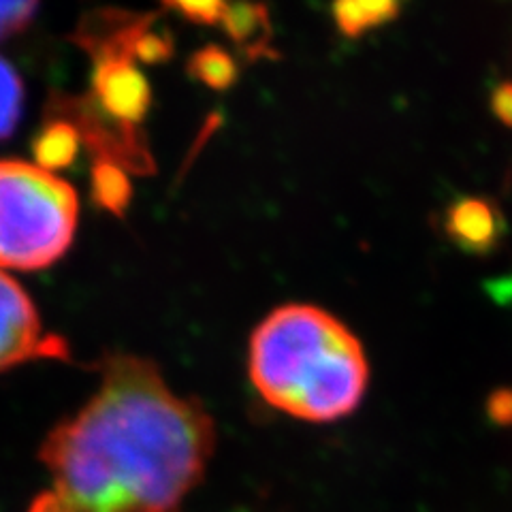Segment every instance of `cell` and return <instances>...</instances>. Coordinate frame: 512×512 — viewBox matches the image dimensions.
Listing matches in <instances>:
<instances>
[{"instance_id":"obj_1","label":"cell","mask_w":512,"mask_h":512,"mask_svg":"<svg viewBox=\"0 0 512 512\" xmlns=\"http://www.w3.org/2000/svg\"><path fill=\"white\" fill-rule=\"evenodd\" d=\"M216 446L212 416L152 361L116 355L101 387L45 438L52 487L28 512H180Z\"/></svg>"},{"instance_id":"obj_2","label":"cell","mask_w":512,"mask_h":512,"mask_svg":"<svg viewBox=\"0 0 512 512\" xmlns=\"http://www.w3.org/2000/svg\"><path fill=\"white\" fill-rule=\"evenodd\" d=\"M248 367L267 404L312 423L350 414L370 380L355 333L314 306L271 312L252 335Z\"/></svg>"},{"instance_id":"obj_3","label":"cell","mask_w":512,"mask_h":512,"mask_svg":"<svg viewBox=\"0 0 512 512\" xmlns=\"http://www.w3.org/2000/svg\"><path fill=\"white\" fill-rule=\"evenodd\" d=\"M79 220L75 188L37 163L0 160V269L39 271L69 252Z\"/></svg>"},{"instance_id":"obj_4","label":"cell","mask_w":512,"mask_h":512,"mask_svg":"<svg viewBox=\"0 0 512 512\" xmlns=\"http://www.w3.org/2000/svg\"><path fill=\"white\" fill-rule=\"evenodd\" d=\"M69 357V344L45 331L35 301L22 284L0 269V372L37 359Z\"/></svg>"},{"instance_id":"obj_5","label":"cell","mask_w":512,"mask_h":512,"mask_svg":"<svg viewBox=\"0 0 512 512\" xmlns=\"http://www.w3.org/2000/svg\"><path fill=\"white\" fill-rule=\"evenodd\" d=\"M442 231L461 252L487 256L502 244L508 224L495 201L463 195L444 207Z\"/></svg>"},{"instance_id":"obj_6","label":"cell","mask_w":512,"mask_h":512,"mask_svg":"<svg viewBox=\"0 0 512 512\" xmlns=\"http://www.w3.org/2000/svg\"><path fill=\"white\" fill-rule=\"evenodd\" d=\"M220 24L246 54L261 56L263 52H269L271 26L269 13L263 5H227Z\"/></svg>"},{"instance_id":"obj_7","label":"cell","mask_w":512,"mask_h":512,"mask_svg":"<svg viewBox=\"0 0 512 512\" xmlns=\"http://www.w3.org/2000/svg\"><path fill=\"white\" fill-rule=\"evenodd\" d=\"M79 146H82V135L77 128L69 120L58 118L45 124L32 150H35L37 165L41 169L56 173L75 163Z\"/></svg>"},{"instance_id":"obj_8","label":"cell","mask_w":512,"mask_h":512,"mask_svg":"<svg viewBox=\"0 0 512 512\" xmlns=\"http://www.w3.org/2000/svg\"><path fill=\"white\" fill-rule=\"evenodd\" d=\"M402 5L391 0H361V3L333 5V20L346 37H361L397 18Z\"/></svg>"},{"instance_id":"obj_9","label":"cell","mask_w":512,"mask_h":512,"mask_svg":"<svg viewBox=\"0 0 512 512\" xmlns=\"http://www.w3.org/2000/svg\"><path fill=\"white\" fill-rule=\"evenodd\" d=\"M92 199L103 210L124 216L133 199V184L124 167L96 158L92 167Z\"/></svg>"},{"instance_id":"obj_10","label":"cell","mask_w":512,"mask_h":512,"mask_svg":"<svg viewBox=\"0 0 512 512\" xmlns=\"http://www.w3.org/2000/svg\"><path fill=\"white\" fill-rule=\"evenodd\" d=\"M188 73L207 88L229 90L237 82L239 69L227 50L218 45H207L190 56Z\"/></svg>"},{"instance_id":"obj_11","label":"cell","mask_w":512,"mask_h":512,"mask_svg":"<svg viewBox=\"0 0 512 512\" xmlns=\"http://www.w3.org/2000/svg\"><path fill=\"white\" fill-rule=\"evenodd\" d=\"M24 109V84L3 56H0V141L11 137L20 124Z\"/></svg>"},{"instance_id":"obj_12","label":"cell","mask_w":512,"mask_h":512,"mask_svg":"<svg viewBox=\"0 0 512 512\" xmlns=\"http://www.w3.org/2000/svg\"><path fill=\"white\" fill-rule=\"evenodd\" d=\"M37 3H0V41L18 35L35 20Z\"/></svg>"},{"instance_id":"obj_13","label":"cell","mask_w":512,"mask_h":512,"mask_svg":"<svg viewBox=\"0 0 512 512\" xmlns=\"http://www.w3.org/2000/svg\"><path fill=\"white\" fill-rule=\"evenodd\" d=\"M227 3L205 0V3H169L167 9L180 13V18L195 24H220Z\"/></svg>"},{"instance_id":"obj_14","label":"cell","mask_w":512,"mask_h":512,"mask_svg":"<svg viewBox=\"0 0 512 512\" xmlns=\"http://www.w3.org/2000/svg\"><path fill=\"white\" fill-rule=\"evenodd\" d=\"M493 116L512 128V82H502L491 92Z\"/></svg>"},{"instance_id":"obj_15","label":"cell","mask_w":512,"mask_h":512,"mask_svg":"<svg viewBox=\"0 0 512 512\" xmlns=\"http://www.w3.org/2000/svg\"><path fill=\"white\" fill-rule=\"evenodd\" d=\"M489 416L500 425H510L512 423V391L510 389H500L493 391L487 404Z\"/></svg>"}]
</instances>
